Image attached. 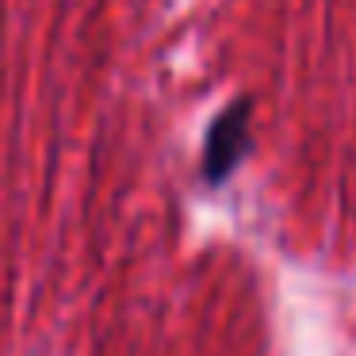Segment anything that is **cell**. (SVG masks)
Returning <instances> with one entry per match:
<instances>
[{
  "label": "cell",
  "instance_id": "1",
  "mask_svg": "<svg viewBox=\"0 0 356 356\" xmlns=\"http://www.w3.org/2000/svg\"><path fill=\"white\" fill-rule=\"evenodd\" d=\"M249 146H253V138H249V104L241 100L211 123L207 142H203V180L211 188L230 180L241 157L249 154Z\"/></svg>",
  "mask_w": 356,
  "mask_h": 356
}]
</instances>
